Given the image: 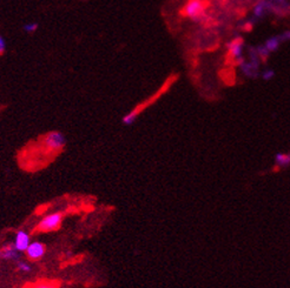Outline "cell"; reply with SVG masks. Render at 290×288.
Listing matches in <instances>:
<instances>
[{"instance_id": "6da1fadb", "label": "cell", "mask_w": 290, "mask_h": 288, "mask_svg": "<svg viewBox=\"0 0 290 288\" xmlns=\"http://www.w3.org/2000/svg\"><path fill=\"white\" fill-rule=\"evenodd\" d=\"M63 212H53L51 214H47V215L44 217L43 219L37 224L35 231L39 232V233H51V232L59 230L61 224H63Z\"/></svg>"}, {"instance_id": "7a4b0ae2", "label": "cell", "mask_w": 290, "mask_h": 288, "mask_svg": "<svg viewBox=\"0 0 290 288\" xmlns=\"http://www.w3.org/2000/svg\"><path fill=\"white\" fill-rule=\"evenodd\" d=\"M43 146L49 152H60L66 145V138L61 132L52 131L43 136Z\"/></svg>"}, {"instance_id": "3957f363", "label": "cell", "mask_w": 290, "mask_h": 288, "mask_svg": "<svg viewBox=\"0 0 290 288\" xmlns=\"http://www.w3.org/2000/svg\"><path fill=\"white\" fill-rule=\"evenodd\" d=\"M207 4L204 0H189L182 9L183 16L191 20H201L204 17Z\"/></svg>"}, {"instance_id": "277c9868", "label": "cell", "mask_w": 290, "mask_h": 288, "mask_svg": "<svg viewBox=\"0 0 290 288\" xmlns=\"http://www.w3.org/2000/svg\"><path fill=\"white\" fill-rule=\"evenodd\" d=\"M46 253V246L40 241H31L28 245L27 249L25 250L26 258L31 261H38L45 256Z\"/></svg>"}, {"instance_id": "5b68a950", "label": "cell", "mask_w": 290, "mask_h": 288, "mask_svg": "<svg viewBox=\"0 0 290 288\" xmlns=\"http://www.w3.org/2000/svg\"><path fill=\"white\" fill-rule=\"evenodd\" d=\"M20 254L21 253L18 252L13 242L6 243V245L0 247V260L17 262L20 260Z\"/></svg>"}, {"instance_id": "8992f818", "label": "cell", "mask_w": 290, "mask_h": 288, "mask_svg": "<svg viewBox=\"0 0 290 288\" xmlns=\"http://www.w3.org/2000/svg\"><path fill=\"white\" fill-rule=\"evenodd\" d=\"M14 246L18 252L20 253H25V250L27 249L28 245L31 243V235L28 234V232H26L25 230H19L17 231L16 236H14Z\"/></svg>"}, {"instance_id": "52a82bcc", "label": "cell", "mask_w": 290, "mask_h": 288, "mask_svg": "<svg viewBox=\"0 0 290 288\" xmlns=\"http://www.w3.org/2000/svg\"><path fill=\"white\" fill-rule=\"evenodd\" d=\"M229 52L233 55V58L238 59L242 55V52H243V44L238 42V40L229 44Z\"/></svg>"}, {"instance_id": "ba28073f", "label": "cell", "mask_w": 290, "mask_h": 288, "mask_svg": "<svg viewBox=\"0 0 290 288\" xmlns=\"http://www.w3.org/2000/svg\"><path fill=\"white\" fill-rule=\"evenodd\" d=\"M16 267L21 273H31L32 272V265L28 261L25 260H18L16 262Z\"/></svg>"}, {"instance_id": "9c48e42d", "label": "cell", "mask_w": 290, "mask_h": 288, "mask_svg": "<svg viewBox=\"0 0 290 288\" xmlns=\"http://www.w3.org/2000/svg\"><path fill=\"white\" fill-rule=\"evenodd\" d=\"M137 117H138V111H131L126 114L125 117L123 118V123L125 125H132L135 123L136 120H137Z\"/></svg>"}, {"instance_id": "30bf717a", "label": "cell", "mask_w": 290, "mask_h": 288, "mask_svg": "<svg viewBox=\"0 0 290 288\" xmlns=\"http://www.w3.org/2000/svg\"><path fill=\"white\" fill-rule=\"evenodd\" d=\"M267 10H268L267 4L264 3V2H261V3L257 4V5L255 6L254 13H255L256 17H262V16H264V13L267 12Z\"/></svg>"}, {"instance_id": "8fae6325", "label": "cell", "mask_w": 290, "mask_h": 288, "mask_svg": "<svg viewBox=\"0 0 290 288\" xmlns=\"http://www.w3.org/2000/svg\"><path fill=\"white\" fill-rule=\"evenodd\" d=\"M38 24L35 23V21H30V23L25 24L23 26V29L25 33H27V34H33V33H36L38 31Z\"/></svg>"}, {"instance_id": "7c38bea8", "label": "cell", "mask_w": 290, "mask_h": 288, "mask_svg": "<svg viewBox=\"0 0 290 288\" xmlns=\"http://www.w3.org/2000/svg\"><path fill=\"white\" fill-rule=\"evenodd\" d=\"M278 44H280V42H278L277 39H270L269 42H268L266 44V49L269 51V52H271V51H274V50H276L277 49V46H278Z\"/></svg>"}, {"instance_id": "4fadbf2b", "label": "cell", "mask_w": 290, "mask_h": 288, "mask_svg": "<svg viewBox=\"0 0 290 288\" xmlns=\"http://www.w3.org/2000/svg\"><path fill=\"white\" fill-rule=\"evenodd\" d=\"M28 288H59V287L51 282H38L36 283V285L30 286Z\"/></svg>"}, {"instance_id": "5bb4252c", "label": "cell", "mask_w": 290, "mask_h": 288, "mask_svg": "<svg viewBox=\"0 0 290 288\" xmlns=\"http://www.w3.org/2000/svg\"><path fill=\"white\" fill-rule=\"evenodd\" d=\"M6 52V42L3 35H0V55H3Z\"/></svg>"}, {"instance_id": "9a60e30c", "label": "cell", "mask_w": 290, "mask_h": 288, "mask_svg": "<svg viewBox=\"0 0 290 288\" xmlns=\"http://www.w3.org/2000/svg\"><path fill=\"white\" fill-rule=\"evenodd\" d=\"M273 76H274V72H271V71H268V72H266L263 75L264 79H271V78H273Z\"/></svg>"}, {"instance_id": "2e32d148", "label": "cell", "mask_w": 290, "mask_h": 288, "mask_svg": "<svg viewBox=\"0 0 290 288\" xmlns=\"http://www.w3.org/2000/svg\"><path fill=\"white\" fill-rule=\"evenodd\" d=\"M276 2H278V3H282V2H283V0H276Z\"/></svg>"}]
</instances>
